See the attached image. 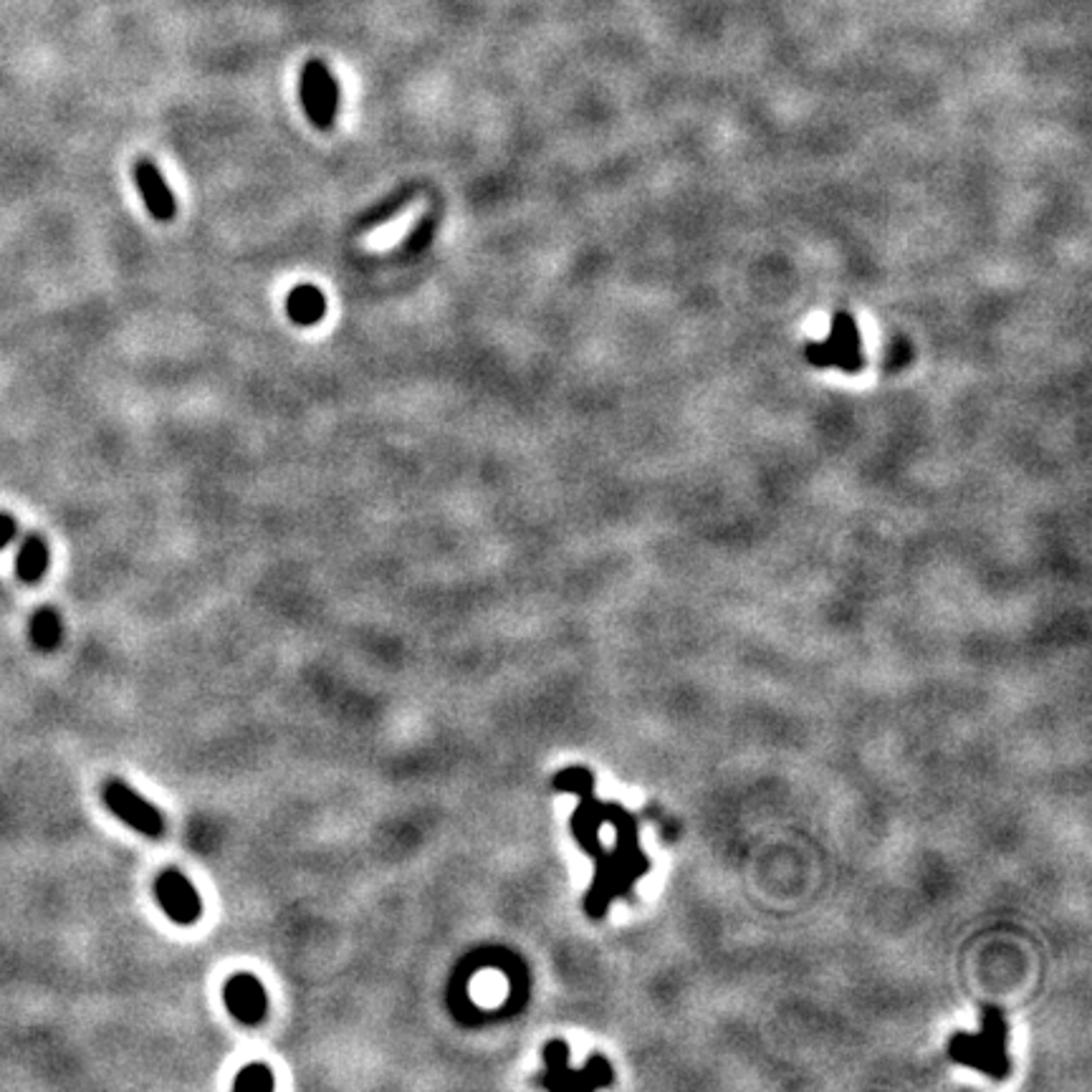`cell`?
I'll return each mask as SVG.
<instances>
[{
    "label": "cell",
    "mask_w": 1092,
    "mask_h": 1092,
    "mask_svg": "<svg viewBox=\"0 0 1092 1092\" xmlns=\"http://www.w3.org/2000/svg\"><path fill=\"white\" fill-rule=\"evenodd\" d=\"M554 787H557V792H574V794H579V807L572 817V833L579 839V845L585 847V853L597 857V877H594L592 883V893L585 900V908L592 918H600L605 908L612 903V897L625 896L632 880L650 868V860H645L643 855L637 853V845L620 850L617 857L602 850L600 834H597L600 802L594 799L592 774L587 769L572 767L559 772L554 776ZM629 842H635V837L625 839L617 847L629 845Z\"/></svg>",
    "instance_id": "cell-1"
},
{
    "label": "cell",
    "mask_w": 1092,
    "mask_h": 1092,
    "mask_svg": "<svg viewBox=\"0 0 1092 1092\" xmlns=\"http://www.w3.org/2000/svg\"><path fill=\"white\" fill-rule=\"evenodd\" d=\"M276 1087L274 1072L268 1070L266 1064H248L238 1072V1078L233 1080V1090L236 1092H271Z\"/></svg>",
    "instance_id": "cell-13"
},
{
    "label": "cell",
    "mask_w": 1092,
    "mask_h": 1092,
    "mask_svg": "<svg viewBox=\"0 0 1092 1092\" xmlns=\"http://www.w3.org/2000/svg\"><path fill=\"white\" fill-rule=\"evenodd\" d=\"M286 314L297 326H317L326 317L324 291L314 283L294 286L286 297Z\"/></svg>",
    "instance_id": "cell-9"
},
{
    "label": "cell",
    "mask_w": 1092,
    "mask_h": 1092,
    "mask_svg": "<svg viewBox=\"0 0 1092 1092\" xmlns=\"http://www.w3.org/2000/svg\"><path fill=\"white\" fill-rule=\"evenodd\" d=\"M807 357L817 367H839L845 372H857L862 367L860 334L855 326L853 317L837 314L833 326V334L822 344L807 349Z\"/></svg>",
    "instance_id": "cell-6"
},
{
    "label": "cell",
    "mask_w": 1092,
    "mask_h": 1092,
    "mask_svg": "<svg viewBox=\"0 0 1092 1092\" xmlns=\"http://www.w3.org/2000/svg\"><path fill=\"white\" fill-rule=\"evenodd\" d=\"M223 1001L233 1020H238L246 1027H256V1024L266 1020V989L251 974H236V977L228 979L223 986Z\"/></svg>",
    "instance_id": "cell-7"
},
{
    "label": "cell",
    "mask_w": 1092,
    "mask_h": 1092,
    "mask_svg": "<svg viewBox=\"0 0 1092 1092\" xmlns=\"http://www.w3.org/2000/svg\"><path fill=\"white\" fill-rule=\"evenodd\" d=\"M435 231H438V216L420 217V223L415 225L413 231H410V236L402 240L400 256L410 258V256H418V254H422V251H427V248H430V243H433Z\"/></svg>",
    "instance_id": "cell-14"
},
{
    "label": "cell",
    "mask_w": 1092,
    "mask_h": 1092,
    "mask_svg": "<svg viewBox=\"0 0 1092 1092\" xmlns=\"http://www.w3.org/2000/svg\"><path fill=\"white\" fill-rule=\"evenodd\" d=\"M418 193H420V188L415 185V182H407V185L398 188L395 193H390L387 197H382L380 203H375L369 210H364L362 216L355 220V231L367 233V231H372V228H380V225H384L387 220H392L395 216H400V213H402L407 205L413 203Z\"/></svg>",
    "instance_id": "cell-10"
},
{
    "label": "cell",
    "mask_w": 1092,
    "mask_h": 1092,
    "mask_svg": "<svg viewBox=\"0 0 1092 1092\" xmlns=\"http://www.w3.org/2000/svg\"><path fill=\"white\" fill-rule=\"evenodd\" d=\"M299 96H301V107H304L309 122L317 130H332L337 122V112H340V87L334 73L329 72V66L319 58L306 61L299 76Z\"/></svg>",
    "instance_id": "cell-3"
},
{
    "label": "cell",
    "mask_w": 1092,
    "mask_h": 1092,
    "mask_svg": "<svg viewBox=\"0 0 1092 1092\" xmlns=\"http://www.w3.org/2000/svg\"><path fill=\"white\" fill-rule=\"evenodd\" d=\"M948 1055L958 1064L977 1067L989 1078L1001 1080L1009 1072L1006 1057V1021L997 1006H986L981 1035H956L948 1041Z\"/></svg>",
    "instance_id": "cell-2"
},
{
    "label": "cell",
    "mask_w": 1092,
    "mask_h": 1092,
    "mask_svg": "<svg viewBox=\"0 0 1092 1092\" xmlns=\"http://www.w3.org/2000/svg\"><path fill=\"white\" fill-rule=\"evenodd\" d=\"M132 175H134V185H137L139 196L145 200L147 213L157 223L175 220V216H177V200H175V193L167 185L162 170L155 165V159L137 157V162L132 167Z\"/></svg>",
    "instance_id": "cell-8"
},
{
    "label": "cell",
    "mask_w": 1092,
    "mask_h": 1092,
    "mask_svg": "<svg viewBox=\"0 0 1092 1092\" xmlns=\"http://www.w3.org/2000/svg\"><path fill=\"white\" fill-rule=\"evenodd\" d=\"M155 897L167 918L180 926H193L203 916V900L180 870L170 868L159 873L155 880Z\"/></svg>",
    "instance_id": "cell-5"
},
{
    "label": "cell",
    "mask_w": 1092,
    "mask_h": 1092,
    "mask_svg": "<svg viewBox=\"0 0 1092 1092\" xmlns=\"http://www.w3.org/2000/svg\"><path fill=\"white\" fill-rule=\"evenodd\" d=\"M49 562H52L49 542L41 534H29L15 557V574L26 585H36L49 572Z\"/></svg>",
    "instance_id": "cell-11"
},
{
    "label": "cell",
    "mask_w": 1092,
    "mask_h": 1092,
    "mask_svg": "<svg viewBox=\"0 0 1092 1092\" xmlns=\"http://www.w3.org/2000/svg\"><path fill=\"white\" fill-rule=\"evenodd\" d=\"M102 799L107 810L124 825H130L134 833L145 834L150 839H159L165 834V817L153 802L139 796L130 784L122 779H109L102 787Z\"/></svg>",
    "instance_id": "cell-4"
},
{
    "label": "cell",
    "mask_w": 1092,
    "mask_h": 1092,
    "mask_svg": "<svg viewBox=\"0 0 1092 1092\" xmlns=\"http://www.w3.org/2000/svg\"><path fill=\"white\" fill-rule=\"evenodd\" d=\"M61 617L53 608H41L36 609V615L31 617V643L36 645L38 650L53 652L61 643Z\"/></svg>",
    "instance_id": "cell-12"
},
{
    "label": "cell",
    "mask_w": 1092,
    "mask_h": 1092,
    "mask_svg": "<svg viewBox=\"0 0 1092 1092\" xmlns=\"http://www.w3.org/2000/svg\"><path fill=\"white\" fill-rule=\"evenodd\" d=\"M15 531H18V524H15L13 516L0 514V551L6 549L8 544L13 542Z\"/></svg>",
    "instance_id": "cell-15"
}]
</instances>
